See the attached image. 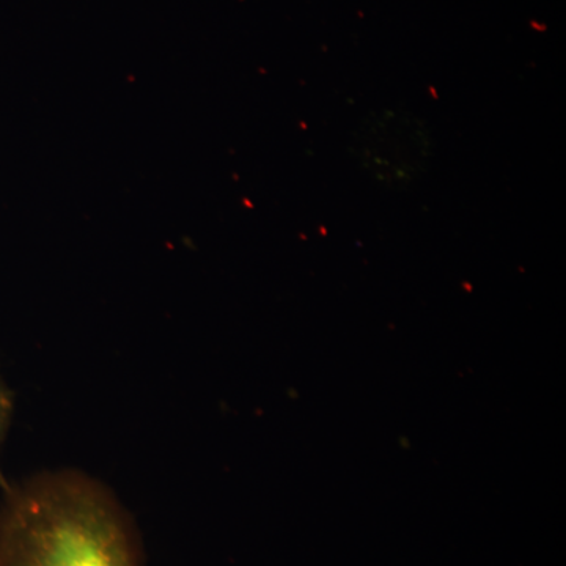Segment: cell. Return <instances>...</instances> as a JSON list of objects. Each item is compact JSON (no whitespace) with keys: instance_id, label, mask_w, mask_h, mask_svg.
<instances>
[{"instance_id":"1","label":"cell","mask_w":566,"mask_h":566,"mask_svg":"<svg viewBox=\"0 0 566 566\" xmlns=\"http://www.w3.org/2000/svg\"><path fill=\"white\" fill-rule=\"evenodd\" d=\"M0 566H139L128 521L92 480L35 479L0 505Z\"/></svg>"},{"instance_id":"2","label":"cell","mask_w":566,"mask_h":566,"mask_svg":"<svg viewBox=\"0 0 566 566\" xmlns=\"http://www.w3.org/2000/svg\"><path fill=\"white\" fill-rule=\"evenodd\" d=\"M360 166L386 188H408L430 166L433 140L427 126L408 111L374 112L354 137Z\"/></svg>"},{"instance_id":"3","label":"cell","mask_w":566,"mask_h":566,"mask_svg":"<svg viewBox=\"0 0 566 566\" xmlns=\"http://www.w3.org/2000/svg\"><path fill=\"white\" fill-rule=\"evenodd\" d=\"M11 412V401L9 392L0 381V441H2L3 433H6L7 424H9Z\"/></svg>"}]
</instances>
